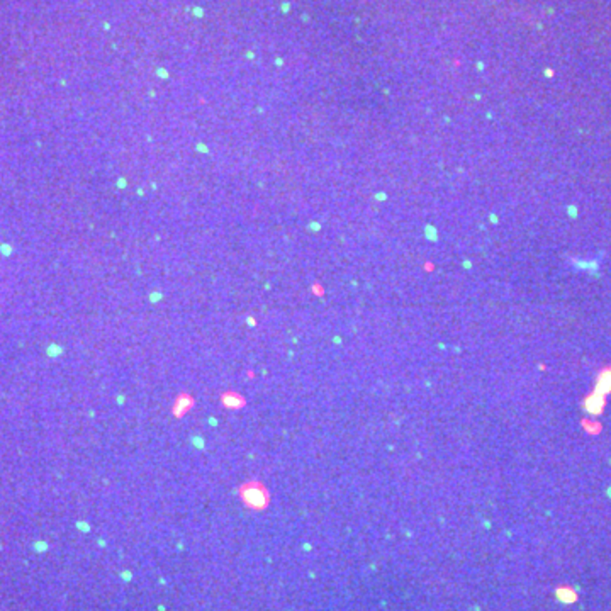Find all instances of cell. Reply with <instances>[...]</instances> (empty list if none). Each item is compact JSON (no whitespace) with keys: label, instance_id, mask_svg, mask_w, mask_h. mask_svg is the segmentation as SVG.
Here are the masks:
<instances>
[{"label":"cell","instance_id":"cell-1","mask_svg":"<svg viewBox=\"0 0 611 611\" xmlns=\"http://www.w3.org/2000/svg\"><path fill=\"white\" fill-rule=\"evenodd\" d=\"M240 497L247 508L255 509V511L265 509L268 506V493H267L265 486L260 484V482H256V481L247 482V484L241 486Z\"/></svg>","mask_w":611,"mask_h":611},{"label":"cell","instance_id":"cell-2","mask_svg":"<svg viewBox=\"0 0 611 611\" xmlns=\"http://www.w3.org/2000/svg\"><path fill=\"white\" fill-rule=\"evenodd\" d=\"M194 404H196V399H194V396L189 394V392H182V394H178L177 398H175V401H173L172 415L175 416V418L182 419V418H184V416H187L190 411H192Z\"/></svg>","mask_w":611,"mask_h":611},{"label":"cell","instance_id":"cell-3","mask_svg":"<svg viewBox=\"0 0 611 611\" xmlns=\"http://www.w3.org/2000/svg\"><path fill=\"white\" fill-rule=\"evenodd\" d=\"M221 403H223V406L226 408V410H241V408L247 404V401H245V398H241L238 392L228 391L221 396Z\"/></svg>","mask_w":611,"mask_h":611}]
</instances>
